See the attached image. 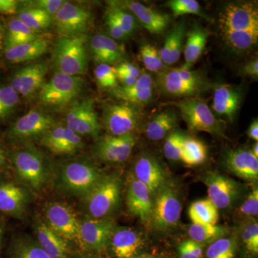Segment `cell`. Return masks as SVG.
Masks as SVG:
<instances>
[{
  "label": "cell",
  "mask_w": 258,
  "mask_h": 258,
  "mask_svg": "<svg viewBox=\"0 0 258 258\" xmlns=\"http://www.w3.org/2000/svg\"><path fill=\"white\" fill-rule=\"evenodd\" d=\"M222 40L236 52H244L255 46L258 40V9L251 2L231 3L219 17Z\"/></svg>",
  "instance_id": "cell-1"
},
{
  "label": "cell",
  "mask_w": 258,
  "mask_h": 258,
  "mask_svg": "<svg viewBox=\"0 0 258 258\" xmlns=\"http://www.w3.org/2000/svg\"><path fill=\"white\" fill-rule=\"evenodd\" d=\"M154 82L163 94L181 99L198 97L210 86L203 73L182 67L158 73Z\"/></svg>",
  "instance_id": "cell-2"
},
{
  "label": "cell",
  "mask_w": 258,
  "mask_h": 258,
  "mask_svg": "<svg viewBox=\"0 0 258 258\" xmlns=\"http://www.w3.org/2000/svg\"><path fill=\"white\" fill-rule=\"evenodd\" d=\"M10 160L20 184L30 191L40 192L50 179V170L41 152L33 147L19 149L11 154Z\"/></svg>",
  "instance_id": "cell-3"
},
{
  "label": "cell",
  "mask_w": 258,
  "mask_h": 258,
  "mask_svg": "<svg viewBox=\"0 0 258 258\" xmlns=\"http://www.w3.org/2000/svg\"><path fill=\"white\" fill-rule=\"evenodd\" d=\"M104 174L94 164L86 161H72L61 166L57 176L60 191L71 196L84 198Z\"/></svg>",
  "instance_id": "cell-4"
},
{
  "label": "cell",
  "mask_w": 258,
  "mask_h": 258,
  "mask_svg": "<svg viewBox=\"0 0 258 258\" xmlns=\"http://www.w3.org/2000/svg\"><path fill=\"white\" fill-rule=\"evenodd\" d=\"M87 36L60 37L55 42L52 62L57 72L81 76L88 69Z\"/></svg>",
  "instance_id": "cell-5"
},
{
  "label": "cell",
  "mask_w": 258,
  "mask_h": 258,
  "mask_svg": "<svg viewBox=\"0 0 258 258\" xmlns=\"http://www.w3.org/2000/svg\"><path fill=\"white\" fill-rule=\"evenodd\" d=\"M122 181L117 174L103 175L93 189L83 198L85 208L91 218H106L119 206Z\"/></svg>",
  "instance_id": "cell-6"
},
{
  "label": "cell",
  "mask_w": 258,
  "mask_h": 258,
  "mask_svg": "<svg viewBox=\"0 0 258 258\" xmlns=\"http://www.w3.org/2000/svg\"><path fill=\"white\" fill-rule=\"evenodd\" d=\"M83 86V80L81 76L57 72L40 88L39 100L42 106L48 109L60 111L74 104Z\"/></svg>",
  "instance_id": "cell-7"
},
{
  "label": "cell",
  "mask_w": 258,
  "mask_h": 258,
  "mask_svg": "<svg viewBox=\"0 0 258 258\" xmlns=\"http://www.w3.org/2000/svg\"><path fill=\"white\" fill-rule=\"evenodd\" d=\"M179 110L189 130L224 137L225 125L216 118L207 102L199 97L184 98L170 103Z\"/></svg>",
  "instance_id": "cell-8"
},
{
  "label": "cell",
  "mask_w": 258,
  "mask_h": 258,
  "mask_svg": "<svg viewBox=\"0 0 258 258\" xmlns=\"http://www.w3.org/2000/svg\"><path fill=\"white\" fill-rule=\"evenodd\" d=\"M168 181L154 196L151 224L156 230L168 232L175 228L181 213L179 194Z\"/></svg>",
  "instance_id": "cell-9"
},
{
  "label": "cell",
  "mask_w": 258,
  "mask_h": 258,
  "mask_svg": "<svg viewBox=\"0 0 258 258\" xmlns=\"http://www.w3.org/2000/svg\"><path fill=\"white\" fill-rule=\"evenodd\" d=\"M91 10L79 3L66 1L52 18V25L60 37L87 36L92 28Z\"/></svg>",
  "instance_id": "cell-10"
},
{
  "label": "cell",
  "mask_w": 258,
  "mask_h": 258,
  "mask_svg": "<svg viewBox=\"0 0 258 258\" xmlns=\"http://www.w3.org/2000/svg\"><path fill=\"white\" fill-rule=\"evenodd\" d=\"M115 228V222L109 217L80 220L77 243L83 252L100 253L108 248Z\"/></svg>",
  "instance_id": "cell-11"
},
{
  "label": "cell",
  "mask_w": 258,
  "mask_h": 258,
  "mask_svg": "<svg viewBox=\"0 0 258 258\" xmlns=\"http://www.w3.org/2000/svg\"><path fill=\"white\" fill-rule=\"evenodd\" d=\"M141 109L139 106L120 101L103 106L102 124L110 135L120 136L133 134L140 122Z\"/></svg>",
  "instance_id": "cell-12"
},
{
  "label": "cell",
  "mask_w": 258,
  "mask_h": 258,
  "mask_svg": "<svg viewBox=\"0 0 258 258\" xmlns=\"http://www.w3.org/2000/svg\"><path fill=\"white\" fill-rule=\"evenodd\" d=\"M55 124L52 115L35 108L15 122L8 130V137L13 143H25L41 139Z\"/></svg>",
  "instance_id": "cell-13"
},
{
  "label": "cell",
  "mask_w": 258,
  "mask_h": 258,
  "mask_svg": "<svg viewBox=\"0 0 258 258\" xmlns=\"http://www.w3.org/2000/svg\"><path fill=\"white\" fill-rule=\"evenodd\" d=\"M44 221L68 242H77L80 220L74 209L62 202H51L43 210Z\"/></svg>",
  "instance_id": "cell-14"
},
{
  "label": "cell",
  "mask_w": 258,
  "mask_h": 258,
  "mask_svg": "<svg viewBox=\"0 0 258 258\" xmlns=\"http://www.w3.org/2000/svg\"><path fill=\"white\" fill-rule=\"evenodd\" d=\"M66 125L81 137H98L101 133V126L94 101L86 98L75 102L66 115Z\"/></svg>",
  "instance_id": "cell-15"
},
{
  "label": "cell",
  "mask_w": 258,
  "mask_h": 258,
  "mask_svg": "<svg viewBox=\"0 0 258 258\" xmlns=\"http://www.w3.org/2000/svg\"><path fill=\"white\" fill-rule=\"evenodd\" d=\"M137 143L134 134L127 135L101 137L93 147L95 157L100 161L109 164H122L128 160Z\"/></svg>",
  "instance_id": "cell-16"
},
{
  "label": "cell",
  "mask_w": 258,
  "mask_h": 258,
  "mask_svg": "<svg viewBox=\"0 0 258 258\" xmlns=\"http://www.w3.org/2000/svg\"><path fill=\"white\" fill-rule=\"evenodd\" d=\"M203 182L208 189L209 200L218 210L233 205L240 193V186L237 181L217 173H208Z\"/></svg>",
  "instance_id": "cell-17"
},
{
  "label": "cell",
  "mask_w": 258,
  "mask_h": 258,
  "mask_svg": "<svg viewBox=\"0 0 258 258\" xmlns=\"http://www.w3.org/2000/svg\"><path fill=\"white\" fill-rule=\"evenodd\" d=\"M31 192L20 183L0 181V212L5 215L21 218L31 200Z\"/></svg>",
  "instance_id": "cell-18"
},
{
  "label": "cell",
  "mask_w": 258,
  "mask_h": 258,
  "mask_svg": "<svg viewBox=\"0 0 258 258\" xmlns=\"http://www.w3.org/2000/svg\"><path fill=\"white\" fill-rule=\"evenodd\" d=\"M48 71L47 62L30 64L18 69L12 78L10 86L19 96L30 98L38 93L45 82Z\"/></svg>",
  "instance_id": "cell-19"
},
{
  "label": "cell",
  "mask_w": 258,
  "mask_h": 258,
  "mask_svg": "<svg viewBox=\"0 0 258 258\" xmlns=\"http://www.w3.org/2000/svg\"><path fill=\"white\" fill-rule=\"evenodd\" d=\"M40 140L42 146L57 155H72L83 146L82 137L66 125L55 124Z\"/></svg>",
  "instance_id": "cell-20"
},
{
  "label": "cell",
  "mask_w": 258,
  "mask_h": 258,
  "mask_svg": "<svg viewBox=\"0 0 258 258\" xmlns=\"http://www.w3.org/2000/svg\"><path fill=\"white\" fill-rule=\"evenodd\" d=\"M154 198L147 186L131 174L127 186L125 203L128 210L146 225L152 222Z\"/></svg>",
  "instance_id": "cell-21"
},
{
  "label": "cell",
  "mask_w": 258,
  "mask_h": 258,
  "mask_svg": "<svg viewBox=\"0 0 258 258\" xmlns=\"http://www.w3.org/2000/svg\"><path fill=\"white\" fill-rule=\"evenodd\" d=\"M132 174L147 186L153 198L168 181L166 171L160 163L148 154H142L137 158Z\"/></svg>",
  "instance_id": "cell-22"
},
{
  "label": "cell",
  "mask_w": 258,
  "mask_h": 258,
  "mask_svg": "<svg viewBox=\"0 0 258 258\" xmlns=\"http://www.w3.org/2000/svg\"><path fill=\"white\" fill-rule=\"evenodd\" d=\"M145 241L138 231L130 227L115 228L109 246L116 258H133L139 255Z\"/></svg>",
  "instance_id": "cell-23"
},
{
  "label": "cell",
  "mask_w": 258,
  "mask_h": 258,
  "mask_svg": "<svg viewBox=\"0 0 258 258\" xmlns=\"http://www.w3.org/2000/svg\"><path fill=\"white\" fill-rule=\"evenodd\" d=\"M118 4L130 12L137 21L152 34H161L167 28L170 18L167 14L145 6L136 1H118Z\"/></svg>",
  "instance_id": "cell-24"
},
{
  "label": "cell",
  "mask_w": 258,
  "mask_h": 258,
  "mask_svg": "<svg viewBox=\"0 0 258 258\" xmlns=\"http://www.w3.org/2000/svg\"><path fill=\"white\" fill-rule=\"evenodd\" d=\"M155 82L150 75L142 73L133 86H118L111 90L112 96L122 101L141 106L150 103L154 96Z\"/></svg>",
  "instance_id": "cell-25"
},
{
  "label": "cell",
  "mask_w": 258,
  "mask_h": 258,
  "mask_svg": "<svg viewBox=\"0 0 258 258\" xmlns=\"http://www.w3.org/2000/svg\"><path fill=\"white\" fill-rule=\"evenodd\" d=\"M90 50L98 64H118L126 59L124 46L103 34H98L91 38Z\"/></svg>",
  "instance_id": "cell-26"
},
{
  "label": "cell",
  "mask_w": 258,
  "mask_h": 258,
  "mask_svg": "<svg viewBox=\"0 0 258 258\" xmlns=\"http://www.w3.org/2000/svg\"><path fill=\"white\" fill-rule=\"evenodd\" d=\"M33 229L37 243L51 258H69V242L52 230L42 219L35 220Z\"/></svg>",
  "instance_id": "cell-27"
},
{
  "label": "cell",
  "mask_w": 258,
  "mask_h": 258,
  "mask_svg": "<svg viewBox=\"0 0 258 258\" xmlns=\"http://www.w3.org/2000/svg\"><path fill=\"white\" fill-rule=\"evenodd\" d=\"M225 165L228 170L240 179L256 181L258 179V158L251 150L235 149L226 154Z\"/></svg>",
  "instance_id": "cell-28"
},
{
  "label": "cell",
  "mask_w": 258,
  "mask_h": 258,
  "mask_svg": "<svg viewBox=\"0 0 258 258\" xmlns=\"http://www.w3.org/2000/svg\"><path fill=\"white\" fill-rule=\"evenodd\" d=\"M242 94L240 90L230 84L217 85L214 88L212 110L232 120L240 108Z\"/></svg>",
  "instance_id": "cell-29"
},
{
  "label": "cell",
  "mask_w": 258,
  "mask_h": 258,
  "mask_svg": "<svg viewBox=\"0 0 258 258\" xmlns=\"http://www.w3.org/2000/svg\"><path fill=\"white\" fill-rule=\"evenodd\" d=\"M49 48L48 39L41 36L32 41L5 49V57L10 62L21 63L36 60L46 53Z\"/></svg>",
  "instance_id": "cell-30"
},
{
  "label": "cell",
  "mask_w": 258,
  "mask_h": 258,
  "mask_svg": "<svg viewBox=\"0 0 258 258\" xmlns=\"http://www.w3.org/2000/svg\"><path fill=\"white\" fill-rule=\"evenodd\" d=\"M209 33L208 30L196 24L187 35V40L184 47V64L182 68L191 69V66L198 62L203 55L207 42Z\"/></svg>",
  "instance_id": "cell-31"
},
{
  "label": "cell",
  "mask_w": 258,
  "mask_h": 258,
  "mask_svg": "<svg viewBox=\"0 0 258 258\" xmlns=\"http://www.w3.org/2000/svg\"><path fill=\"white\" fill-rule=\"evenodd\" d=\"M185 36V25L180 23L166 37L164 45L159 51L163 63L171 66L179 61L182 51Z\"/></svg>",
  "instance_id": "cell-32"
},
{
  "label": "cell",
  "mask_w": 258,
  "mask_h": 258,
  "mask_svg": "<svg viewBox=\"0 0 258 258\" xmlns=\"http://www.w3.org/2000/svg\"><path fill=\"white\" fill-rule=\"evenodd\" d=\"M16 18L37 32L47 30L52 25V18L50 15L43 10L32 6L28 2H25L23 6L20 7Z\"/></svg>",
  "instance_id": "cell-33"
},
{
  "label": "cell",
  "mask_w": 258,
  "mask_h": 258,
  "mask_svg": "<svg viewBox=\"0 0 258 258\" xmlns=\"http://www.w3.org/2000/svg\"><path fill=\"white\" fill-rule=\"evenodd\" d=\"M177 123V116L174 111L165 110L158 113L148 123L145 129L146 136L152 141L164 139L174 128Z\"/></svg>",
  "instance_id": "cell-34"
},
{
  "label": "cell",
  "mask_w": 258,
  "mask_h": 258,
  "mask_svg": "<svg viewBox=\"0 0 258 258\" xmlns=\"http://www.w3.org/2000/svg\"><path fill=\"white\" fill-rule=\"evenodd\" d=\"M41 36L40 32L34 31L18 18L11 19L5 30V49L32 41Z\"/></svg>",
  "instance_id": "cell-35"
},
{
  "label": "cell",
  "mask_w": 258,
  "mask_h": 258,
  "mask_svg": "<svg viewBox=\"0 0 258 258\" xmlns=\"http://www.w3.org/2000/svg\"><path fill=\"white\" fill-rule=\"evenodd\" d=\"M189 217L192 224L217 225L218 209L209 199L198 200L190 205Z\"/></svg>",
  "instance_id": "cell-36"
},
{
  "label": "cell",
  "mask_w": 258,
  "mask_h": 258,
  "mask_svg": "<svg viewBox=\"0 0 258 258\" xmlns=\"http://www.w3.org/2000/svg\"><path fill=\"white\" fill-rule=\"evenodd\" d=\"M11 258H51L34 240L23 235L15 239L10 248Z\"/></svg>",
  "instance_id": "cell-37"
},
{
  "label": "cell",
  "mask_w": 258,
  "mask_h": 258,
  "mask_svg": "<svg viewBox=\"0 0 258 258\" xmlns=\"http://www.w3.org/2000/svg\"><path fill=\"white\" fill-rule=\"evenodd\" d=\"M208 149L201 142L191 137H184L181 161L190 166H198L206 160Z\"/></svg>",
  "instance_id": "cell-38"
},
{
  "label": "cell",
  "mask_w": 258,
  "mask_h": 258,
  "mask_svg": "<svg viewBox=\"0 0 258 258\" xmlns=\"http://www.w3.org/2000/svg\"><path fill=\"white\" fill-rule=\"evenodd\" d=\"M227 229L217 225H200L191 224L189 228L190 240L200 244L214 242L225 237L227 234Z\"/></svg>",
  "instance_id": "cell-39"
},
{
  "label": "cell",
  "mask_w": 258,
  "mask_h": 258,
  "mask_svg": "<svg viewBox=\"0 0 258 258\" xmlns=\"http://www.w3.org/2000/svg\"><path fill=\"white\" fill-rule=\"evenodd\" d=\"M106 12L114 18L125 33L130 37L138 28V21L130 12L118 4V1L108 2Z\"/></svg>",
  "instance_id": "cell-40"
},
{
  "label": "cell",
  "mask_w": 258,
  "mask_h": 258,
  "mask_svg": "<svg viewBox=\"0 0 258 258\" xmlns=\"http://www.w3.org/2000/svg\"><path fill=\"white\" fill-rule=\"evenodd\" d=\"M237 242L233 237H222L212 242L206 251L207 258H235Z\"/></svg>",
  "instance_id": "cell-41"
},
{
  "label": "cell",
  "mask_w": 258,
  "mask_h": 258,
  "mask_svg": "<svg viewBox=\"0 0 258 258\" xmlns=\"http://www.w3.org/2000/svg\"><path fill=\"white\" fill-rule=\"evenodd\" d=\"M20 101V96L9 86H0V121L13 114Z\"/></svg>",
  "instance_id": "cell-42"
},
{
  "label": "cell",
  "mask_w": 258,
  "mask_h": 258,
  "mask_svg": "<svg viewBox=\"0 0 258 258\" xmlns=\"http://www.w3.org/2000/svg\"><path fill=\"white\" fill-rule=\"evenodd\" d=\"M139 56L146 69L151 72L158 74L164 69L165 64L161 60L159 51L151 44L142 45L139 48Z\"/></svg>",
  "instance_id": "cell-43"
},
{
  "label": "cell",
  "mask_w": 258,
  "mask_h": 258,
  "mask_svg": "<svg viewBox=\"0 0 258 258\" xmlns=\"http://www.w3.org/2000/svg\"><path fill=\"white\" fill-rule=\"evenodd\" d=\"M98 87L101 89L113 90L118 87V81L114 67L106 64H98L94 71Z\"/></svg>",
  "instance_id": "cell-44"
},
{
  "label": "cell",
  "mask_w": 258,
  "mask_h": 258,
  "mask_svg": "<svg viewBox=\"0 0 258 258\" xmlns=\"http://www.w3.org/2000/svg\"><path fill=\"white\" fill-rule=\"evenodd\" d=\"M167 7L174 17L184 15H196L205 18L200 3L196 0H171L168 2Z\"/></svg>",
  "instance_id": "cell-45"
},
{
  "label": "cell",
  "mask_w": 258,
  "mask_h": 258,
  "mask_svg": "<svg viewBox=\"0 0 258 258\" xmlns=\"http://www.w3.org/2000/svg\"><path fill=\"white\" fill-rule=\"evenodd\" d=\"M184 136L178 132H171L168 135L164 145V153L169 160H181Z\"/></svg>",
  "instance_id": "cell-46"
},
{
  "label": "cell",
  "mask_w": 258,
  "mask_h": 258,
  "mask_svg": "<svg viewBox=\"0 0 258 258\" xmlns=\"http://www.w3.org/2000/svg\"><path fill=\"white\" fill-rule=\"evenodd\" d=\"M244 247L252 254L258 253V224L250 222L244 226L241 233Z\"/></svg>",
  "instance_id": "cell-47"
},
{
  "label": "cell",
  "mask_w": 258,
  "mask_h": 258,
  "mask_svg": "<svg viewBox=\"0 0 258 258\" xmlns=\"http://www.w3.org/2000/svg\"><path fill=\"white\" fill-rule=\"evenodd\" d=\"M203 244L189 240L179 244L178 247L179 258H203Z\"/></svg>",
  "instance_id": "cell-48"
},
{
  "label": "cell",
  "mask_w": 258,
  "mask_h": 258,
  "mask_svg": "<svg viewBox=\"0 0 258 258\" xmlns=\"http://www.w3.org/2000/svg\"><path fill=\"white\" fill-rule=\"evenodd\" d=\"M240 212L243 216H257L258 213V189L254 186L244 203L241 205Z\"/></svg>",
  "instance_id": "cell-49"
},
{
  "label": "cell",
  "mask_w": 258,
  "mask_h": 258,
  "mask_svg": "<svg viewBox=\"0 0 258 258\" xmlns=\"http://www.w3.org/2000/svg\"><path fill=\"white\" fill-rule=\"evenodd\" d=\"M64 2L66 1L64 0H35V1H29L28 3L32 6L43 10L53 18L64 4Z\"/></svg>",
  "instance_id": "cell-50"
},
{
  "label": "cell",
  "mask_w": 258,
  "mask_h": 258,
  "mask_svg": "<svg viewBox=\"0 0 258 258\" xmlns=\"http://www.w3.org/2000/svg\"><path fill=\"white\" fill-rule=\"evenodd\" d=\"M106 24L110 36L115 40H125L128 38V35L120 28L114 18L109 13H106Z\"/></svg>",
  "instance_id": "cell-51"
},
{
  "label": "cell",
  "mask_w": 258,
  "mask_h": 258,
  "mask_svg": "<svg viewBox=\"0 0 258 258\" xmlns=\"http://www.w3.org/2000/svg\"><path fill=\"white\" fill-rule=\"evenodd\" d=\"M20 5V2L17 0H0V14L17 15Z\"/></svg>",
  "instance_id": "cell-52"
},
{
  "label": "cell",
  "mask_w": 258,
  "mask_h": 258,
  "mask_svg": "<svg viewBox=\"0 0 258 258\" xmlns=\"http://www.w3.org/2000/svg\"><path fill=\"white\" fill-rule=\"evenodd\" d=\"M114 69L117 72L124 73V74L130 75L136 79H138L140 75L142 74L140 69L137 66L128 62H123L116 64Z\"/></svg>",
  "instance_id": "cell-53"
},
{
  "label": "cell",
  "mask_w": 258,
  "mask_h": 258,
  "mask_svg": "<svg viewBox=\"0 0 258 258\" xmlns=\"http://www.w3.org/2000/svg\"><path fill=\"white\" fill-rule=\"evenodd\" d=\"M241 72L244 76H249L254 79L258 78V60L257 58H254L249 60L243 66L241 70Z\"/></svg>",
  "instance_id": "cell-54"
},
{
  "label": "cell",
  "mask_w": 258,
  "mask_h": 258,
  "mask_svg": "<svg viewBox=\"0 0 258 258\" xmlns=\"http://www.w3.org/2000/svg\"><path fill=\"white\" fill-rule=\"evenodd\" d=\"M115 74H116L117 79H118V82L121 83V86H124V87H128V86H133L137 80V79L133 77V76L124 74V73L117 72V71H115Z\"/></svg>",
  "instance_id": "cell-55"
},
{
  "label": "cell",
  "mask_w": 258,
  "mask_h": 258,
  "mask_svg": "<svg viewBox=\"0 0 258 258\" xmlns=\"http://www.w3.org/2000/svg\"><path fill=\"white\" fill-rule=\"evenodd\" d=\"M247 136L252 139V140L255 141L257 142L258 141V120L257 119H254L252 122L248 129L247 131Z\"/></svg>",
  "instance_id": "cell-56"
},
{
  "label": "cell",
  "mask_w": 258,
  "mask_h": 258,
  "mask_svg": "<svg viewBox=\"0 0 258 258\" xmlns=\"http://www.w3.org/2000/svg\"><path fill=\"white\" fill-rule=\"evenodd\" d=\"M69 258H101L93 253L86 252H76V253L70 254Z\"/></svg>",
  "instance_id": "cell-57"
},
{
  "label": "cell",
  "mask_w": 258,
  "mask_h": 258,
  "mask_svg": "<svg viewBox=\"0 0 258 258\" xmlns=\"http://www.w3.org/2000/svg\"><path fill=\"white\" fill-rule=\"evenodd\" d=\"M5 163H6V156L3 148L0 147V169L5 165Z\"/></svg>",
  "instance_id": "cell-58"
},
{
  "label": "cell",
  "mask_w": 258,
  "mask_h": 258,
  "mask_svg": "<svg viewBox=\"0 0 258 258\" xmlns=\"http://www.w3.org/2000/svg\"><path fill=\"white\" fill-rule=\"evenodd\" d=\"M5 234V223L2 219H0V246H1L2 242H3V237Z\"/></svg>",
  "instance_id": "cell-59"
},
{
  "label": "cell",
  "mask_w": 258,
  "mask_h": 258,
  "mask_svg": "<svg viewBox=\"0 0 258 258\" xmlns=\"http://www.w3.org/2000/svg\"><path fill=\"white\" fill-rule=\"evenodd\" d=\"M5 35V28L3 21L0 18V41L4 42Z\"/></svg>",
  "instance_id": "cell-60"
},
{
  "label": "cell",
  "mask_w": 258,
  "mask_h": 258,
  "mask_svg": "<svg viewBox=\"0 0 258 258\" xmlns=\"http://www.w3.org/2000/svg\"><path fill=\"white\" fill-rule=\"evenodd\" d=\"M251 152H252V154L255 156L256 157L258 158V144L257 142H256L255 144H254L253 147H252V149H251Z\"/></svg>",
  "instance_id": "cell-61"
},
{
  "label": "cell",
  "mask_w": 258,
  "mask_h": 258,
  "mask_svg": "<svg viewBox=\"0 0 258 258\" xmlns=\"http://www.w3.org/2000/svg\"><path fill=\"white\" fill-rule=\"evenodd\" d=\"M133 258H154V257H152V256L145 255V254H144V255H138V256H137V257H133Z\"/></svg>",
  "instance_id": "cell-62"
},
{
  "label": "cell",
  "mask_w": 258,
  "mask_h": 258,
  "mask_svg": "<svg viewBox=\"0 0 258 258\" xmlns=\"http://www.w3.org/2000/svg\"><path fill=\"white\" fill-rule=\"evenodd\" d=\"M3 43H4V42L0 41V49H1L2 46H3Z\"/></svg>",
  "instance_id": "cell-63"
}]
</instances>
